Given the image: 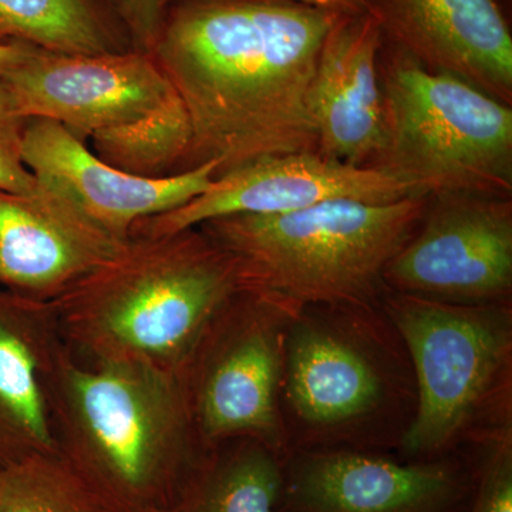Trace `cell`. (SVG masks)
I'll list each match as a JSON object with an SVG mask.
<instances>
[{
    "mask_svg": "<svg viewBox=\"0 0 512 512\" xmlns=\"http://www.w3.org/2000/svg\"><path fill=\"white\" fill-rule=\"evenodd\" d=\"M340 13L291 0H174L151 56L190 114L183 171L318 151L306 107Z\"/></svg>",
    "mask_w": 512,
    "mask_h": 512,
    "instance_id": "obj_1",
    "label": "cell"
},
{
    "mask_svg": "<svg viewBox=\"0 0 512 512\" xmlns=\"http://www.w3.org/2000/svg\"><path fill=\"white\" fill-rule=\"evenodd\" d=\"M242 289L234 256L195 227L128 238L52 305L74 355L178 377L211 320Z\"/></svg>",
    "mask_w": 512,
    "mask_h": 512,
    "instance_id": "obj_2",
    "label": "cell"
},
{
    "mask_svg": "<svg viewBox=\"0 0 512 512\" xmlns=\"http://www.w3.org/2000/svg\"><path fill=\"white\" fill-rule=\"evenodd\" d=\"M57 454L116 512H164L207 447L180 380L64 349L53 375Z\"/></svg>",
    "mask_w": 512,
    "mask_h": 512,
    "instance_id": "obj_3",
    "label": "cell"
},
{
    "mask_svg": "<svg viewBox=\"0 0 512 512\" xmlns=\"http://www.w3.org/2000/svg\"><path fill=\"white\" fill-rule=\"evenodd\" d=\"M279 413L288 454L397 453L417 413L412 359L382 305H305L285 336Z\"/></svg>",
    "mask_w": 512,
    "mask_h": 512,
    "instance_id": "obj_4",
    "label": "cell"
},
{
    "mask_svg": "<svg viewBox=\"0 0 512 512\" xmlns=\"http://www.w3.org/2000/svg\"><path fill=\"white\" fill-rule=\"evenodd\" d=\"M426 197L390 204L338 200L284 214L200 225L237 261L245 289L293 305H382L384 271L409 241Z\"/></svg>",
    "mask_w": 512,
    "mask_h": 512,
    "instance_id": "obj_5",
    "label": "cell"
},
{
    "mask_svg": "<svg viewBox=\"0 0 512 512\" xmlns=\"http://www.w3.org/2000/svg\"><path fill=\"white\" fill-rule=\"evenodd\" d=\"M417 413L397 456L431 460L512 439V303L454 305L387 291Z\"/></svg>",
    "mask_w": 512,
    "mask_h": 512,
    "instance_id": "obj_6",
    "label": "cell"
},
{
    "mask_svg": "<svg viewBox=\"0 0 512 512\" xmlns=\"http://www.w3.org/2000/svg\"><path fill=\"white\" fill-rule=\"evenodd\" d=\"M386 43L392 47L382 83L386 141L372 167L402 180L416 197L511 198V106L424 69Z\"/></svg>",
    "mask_w": 512,
    "mask_h": 512,
    "instance_id": "obj_7",
    "label": "cell"
},
{
    "mask_svg": "<svg viewBox=\"0 0 512 512\" xmlns=\"http://www.w3.org/2000/svg\"><path fill=\"white\" fill-rule=\"evenodd\" d=\"M299 309L242 289L204 330L178 380L205 447L245 437L288 456L279 393L286 330Z\"/></svg>",
    "mask_w": 512,
    "mask_h": 512,
    "instance_id": "obj_8",
    "label": "cell"
},
{
    "mask_svg": "<svg viewBox=\"0 0 512 512\" xmlns=\"http://www.w3.org/2000/svg\"><path fill=\"white\" fill-rule=\"evenodd\" d=\"M430 198L416 231L386 266V288L454 305H510L511 198Z\"/></svg>",
    "mask_w": 512,
    "mask_h": 512,
    "instance_id": "obj_9",
    "label": "cell"
},
{
    "mask_svg": "<svg viewBox=\"0 0 512 512\" xmlns=\"http://www.w3.org/2000/svg\"><path fill=\"white\" fill-rule=\"evenodd\" d=\"M483 448L431 460L380 451H291L284 458L282 510L470 512Z\"/></svg>",
    "mask_w": 512,
    "mask_h": 512,
    "instance_id": "obj_10",
    "label": "cell"
},
{
    "mask_svg": "<svg viewBox=\"0 0 512 512\" xmlns=\"http://www.w3.org/2000/svg\"><path fill=\"white\" fill-rule=\"evenodd\" d=\"M416 197L402 180L377 167H357L318 151L256 158L225 171L177 210L138 222L130 237H161L228 215H271L322 202L390 204Z\"/></svg>",
    "mask_w": 512,
    "mask_h": 512,
    "instance_id": "obj_11",
    "label": "cell"
},
{
    "mask_svg": "<svg viewBox=\"0 0 512 512\" xmlns=\"http://www.w3.org/2000/svg\"><path fill=\"white\" fill-rule=\"evenodd\" d=\"M3 80L23 117L56 121L82 140L143 119L174 92L156 59L134 49L73 56L37 50Z\"/></svg>",
    "mask_w": 512,
    "mask_h": 512,
    "instance_id": "obj_12",
    "label": "cell"
},
{
    "mask_svg": "<svg viewBox=\"0 0 512 512\" xmlns=\"http://www.w3.org/2000/svg\"><path fill=\"white\" fill-rule=\"evenodd\" d=\"M23 163L40 184L49 185L111 237L127 241L138 222L183 207L210 187L220 164L207 161L163 178L123 173L62 124L29 119L23 133Z\"/></svg>",
    "mask_w": 512,
    "mask_h": 512,
    "instance_id": "obj_13",
    "label": "cell"
},
{
    "mask_svg": "<svg viewBox=\"0 0 512 512\" xmlns=\"http://www.w3.org/2000/svg\"><path fill=\"white\" fill-rule=\"evenodd\" d=\"M127 241L111 237L49 185L39 183L32 194L0 191V288L16 295L53 302Z\"/></svg>",
    "mask_w": 512,
    "mask_h": 512,
    "instance_id": "obj_14",
    "label": "cell"
},
{
    "mask_svg": "<svg viewBox=\"0 0 512 512\" xmlns=\"http://www.w3.org/2000/svg\"><path fill=\"white\" fill-rule=\"evenodd\" d=\"M384 39L424 69L512 103V37L495 0H366Z\"/></svg>",
    "mask_w": 512,
    "mask_h": 512,
    "instance_id": "obj_15",
    "label": "cell"
},
{
    "mask_svg": "<svg viewBox=\"0 0 512 512\" xmlns=\"http://www.w3.org/2000/svg\"><path fill=\"white\" fill-rule=\"evenodd\" d=\"M383 32L370 13L339 15L320 49L306 107L322 156L367 167L382 154Z\"/></svg>",
    "mask_w": 512,
    "mask_h": 512,
    "instance_id": "obj_16",
    "label": "cell"
},
{
    "mask_svg": "<svg viewBox=\"0 0 512 512\" xmlns=\"http://www.w3.org/2000/svg\"><path fill=\"white\" fill-rule=\"evenodd\" d=\"M64 349L52 302L0 288V471L57 454L52 382Z\"/></svg>",
    "mask_w": 512,
    "mask_h": 512,
    "instance_id": "obj_17",
    "label": "cell"
},
{
    "mask_svg": "<svg viewBox=\"0 0 512 512\" xmlns=\"http://www.w3.org/2000/svg\"><path fill=\"white\" fill-rule=\"evenodd\" d=\"M282 501L284 457L242 437L208 447L164 512H284Z\"/></svg>",
    "mask_w": 512,
    "mask_h": 512,
    "instance_id": "obj_18",
    "label": "cell"
},
{
    "mask_svg": "<svg viewBox=\"0 0 512 512\" xmlns=\"http://www.w3.org/2000/svg\"><path fill=\"white\" fill-rule=\"evenodd\" d=\"M0 45L72 56L127 50L93 0H0Z\"/></svg>",
    "mask_w": 512,
    "mask_h": 512,
    "instance_id": "obj_19",
    "label": "cell"
},
{
    "mask_svg": "<svg viewBox=\"0 0 512 512\" xmlns=\"http://www.w3.org/2000/svg\"><path fill=\"white\" fill-rule=\"evenodd\" d=\"M94 154L123 173L163 178L183 171L192 141L190 114L174 92L143 119L93 134Z\"/></svg>",
    "mask_w": 512,
    "mask_h": 512,
    "instance_id": "obj_20",
    "label": "cell"
},
{
    "mask_svg": "<svg viewBox=\"0 0 512 512\" xmlns=\"http://www.w3.org/2000/svg\"><path fill=\"white\" fill-rule=\"evenodd\" d=\"M0 512H116L59 454L0 471Z\"/></svg>",
    "mask_w": 512,
    "mask_h": 512,
    "instance_id": "obj_21",
    "label": "cell"
},
{
    "mask_svg": "<svg viewBox=\"0 0 512 512\" xmlns=\"http://www.w3.org/2000/svg\"><path fill=\"white\" fill-rule=\"evenodd\" d=\"M28 119L22 116L5 80L0 79V191L32 194L35 175L23 163V133Z\"/></svg>",
    "mask_w": 512,
    "mask_h": 512,
    "instance_id": "obj_22",
    "label": "cell"
},
{
    "mask_svg": "<svg viewBox=\"0 0 512 512\" xmlns=\"http://www.w3.org/2000/svg\"><path fill=\"white\" fill-rule=\"evenodd\" d=\"M470 512H512V439L483 448Z\"/></svg>",
    "mask_w": 512,
    "mask_h": 512,
    "instance_id": "obj_23",
    "label": "cell"
},
{
    "mask_svg": "<svg viewBox=\"0 0 512 512\" xmlns=\"http://www.w3.org/2000/svg\"><path fill=\"white\" fill-rule=\"evenodd\" d=\"M107 3L126 28L133 49L151 55L171 0H107Z\"/></svg>",
    "mask_w": 512,
    "mask_h": 512,
    "instance_id": "obj_24",
    "label": "cell"
},
{
    "mask_svg": "<svg viewBox=\"0 0 512 512\" xmlns=\"http://www.w3.org/2000/svg\"><path fill=\"white\" fill-rule=\"evenodd\" d=\"M291 2L303 3L312 8L329 10L340 15H360L367 12L366 0H291Z\"/></svg>",
    "mask_w": 512,
    "mask_h": 512,
    "instance_id": "obj_25",
    "label": "cell"
},
{
    "mask_svg": "<svg viewBox=\"0 0 512 512\" xmlns=\"http://www.w3.org/2000/svg\"><path fill=\"white\" fill-rule=\"evenodd\" d=\"M37 50L26 45H0V79L28 60Z\"/></svg>",
    "mask_w": 512,
    "mask_h": 512,
    "instance_id": "obj_26",
    "label": "cell"
}]
</instances>
